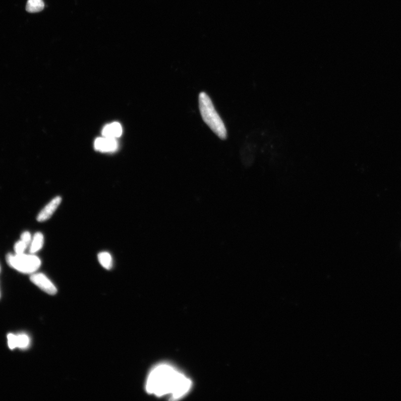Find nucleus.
<instances>
[{
    "label": "nucleus",
    "mask_w": 401,
    "mask_h": 401,
    "mask_svg": "<svg viewBox=\"0 0 401 401\" xmlns=\"http://www.w3.org/2000/svg\"><path fill=\"white\" fill-rule=\"evenodd\" d=\"M44 7L45 5L42 0H28L26 10L29 13H36L43 10Z\"/></svg>",
    "instance_id": "nucleus-9"
},
{
    "label": "nucleus",
    "mask_w": 401,
    "mask_h": 401,
    "mask_svg": "<svg viewBox=\"0 0 401 401\" xmlns=\"http://www.w3.org/2000/svg\"><path fill=\"white\" fill-rule=\"evenodd\" d=\"M8 264L21 273L33 274L40 268L41 260L34 254H8L6 256Z\"/></svg>",
    "instance_id": "nucleus-3"
},
{
    "label": "nucleus",
    "mask_w": 401,
    "mask_h": 401,
    "mask_svg": "<svg viewBox=\"0 0 401 401\" xmlns=\"http://www.w3.org/2000/svg\"><path fill=\"white\" fill-rule=\"evenodd\" d=\"M30 280L40 290L50 295H55L57 288L45 274L34 273L30 277Z\"/></svg>",
    "instance_id": "nucleus-4"
},
{
    "label": "nucleus",
    "mask_w": 401,
    "mask_h": 401,
    "mask_svg": "<svg viewBox=\"0 0 401 401\" xmlns=\"http://www.w3.org/2000/svg\"><path fill=\"white\" fill-rule=\"evenodd\" d=\"M192 387L190 379L169 365L160 364L149 373L146 383L147 392L157 397L169 395L174 399L183 397Z\"/></svg>",
    "instance_id": "nucleus-1"
},
{
    "label": "nucleus",
    "mask_w": 401,
    "mask_h": 401,
    "mask_svg": "<svg viewBox=\"0 0 401 401\" xmlns=\"http://www.w3.org/2000/svg\"><path fill=\"white\" fill-rule=\"evenodd\" d=\"M8 342L9 349L14 350L17 349V335L9 334L8 335Z\"/></svg>",
    "instance_id": "nucleus-13"
},
{
    "label": "nucleus",
    "mask_w": 401,
    "mask_h": 401,
    "mask_svg": "<svg viewBox=\"0 0 401 401\" xmlns=\"http://www.w3.org/2000/svg\"><path fill=\"white\" fill-rule=\"evenodd\" d=\"M44 244V235L40 232L35 234L30 245V253L31 254H35L38 252V251L43 247Z\"/></svg>",
    "instance_id": "nucleus-8"
},
{
    "label": "nucleus",
    "mask_w": 401,
    "mask_h": 401,
    "mask_svg": "<svg viewBox=\"0 0 401 401\" xmlns=\"http://www.w3.org/2000/svg\"><path fill=\"white\" fill-rule=\"evenodd\" d=\"M0 272H1V266H0Z\"/></svg>",
    "instance_id": "nucleus-15"
},
{
    "label": "nucleus",
    "mask_w": 401,
    "mask_h": 401,
    "mask_svg": "<svg viewBox=\"0 0 401 401\" xmlns=\"http://www.w3.org/2000/svg\"><path fill=\"white\" fill-rule=\"evenodd\" d=\"M30 345V339L29 336L25 334L17 335V349L26 350Z\"/></svg>",
    "instance_id": "nucleus-11"
},
{
    "label": "nucleus",
    "mask_w": 401,
    "mask_h": 401,
    "mask_svg": "<svg viewBox=\"0 0 401 401\" xmlns=\"http://www.w3.org/2000/svg\"><path fill=\"white\" fill-rule=\"evenodd\" d=\"M62 201V197L56 196L44 207L39 215L37 216V221L40 222L49 220L55 212L57 208L60 205Z\"/></svg>",
    "instance_id": "nucleus-5"
},
{
    "label": "nucleus",
    "mask_w": 401,
    "mask_h": 401,
    "mask_svg": "<svg viewBox=\"0 0 401 401\" xmlns=\"http://www.w3.org/2000/svg\"><path fill=\"white\" fill-rule=\"evenodd\" d=\"M29 246L23 242V240H19L15 243L14 245V251L15 254H20L24 253L25 250Z\"/></svg>",
    "instance_id": "nucleus-12"
},
{
    "label": "nucleus",
    "mask_w": 401,
    "mask_h": 401,
    "mask_svg": "<svg viewBox=\"0 0 401 401\" xmlns=\"http://www.w3.org/2000/svg\"><path fill=\"white\" fill-rule=\"evenodd\" d=\"M20 240L28 244L29 247L31 243L32 238L31 234L29 232H25L21 235Z\"/></svg>",
    "instance_id": "nucleus-14"
},
{
    "label": "nucleus",
    "mask_w": 401,
    "mask_h": 401,
    "mask_svg": "<svg viewBox=\"0 0 401 401\" xmlns=\"http://www.w3.org/2000/svg\"><path fill=\"white\" fill-rule=\"evenodd\" d=\"M122 132V128L119 123L113 122L104 127L102 135L105 137L116 138L121 136Z\"/></svg>",
    "instance_id": "nucleus-7"
},
{
    "label": "nucleus",
    "mask_w": 401,
    "mask_h": 401,
    "mask_svg": "<svg viewBox=\"0 0 401 401\" xmlns=\"http://www.w3.org/2000/svg\"><path fill=\"white\" fill-rule=\"evenodd\" d=\"M94 147L96 150L102 152H114L118 148V143L116 138L100 137L96 139Z\"/></svg>",
    "instance_id": "nucleus-6"
},
{
    "label": "nucleus",
    "mask_w": 401,
    "mask_h": 401,
    "mask_svg": "<svg viewBox=\"0 0 401 401\" xmlns=\"http://www.w3.org/2000/svg\"><path fill=\"white\" fill-rule=\"evenodd\" d=\"M199 108L203 120L216 135L224 140L227 138L225 126L213 106L212 101L205 92L199 95Z\"/></svg>",
    "instance_id": "nucleus-2"
},
{
    "label": "nucleus",
    "mask_w": 401,
    "mask_h": 401,
    "mask_svg": "<svg viewBox=\"0 0 401 401\" xmlns=\"http://www.w3.org/2000/svg\"><path fill=\"white\" fill-rule=\"evenodd\" d=\"M100 264L106 270H110L113 267V259L108 252H101L98 255Z\"/></svg>",
    "instance_id": "nucleus-10"
}]
</instances>
